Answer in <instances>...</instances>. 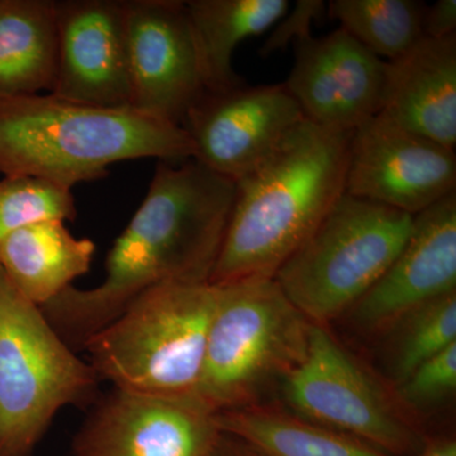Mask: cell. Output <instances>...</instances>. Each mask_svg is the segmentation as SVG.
<instances>
[{
    "mask_svg": "<svg viewBox=\"0 0 456 456\" xmlns=\"http://www.w3.org/2000/svg\"><path fill=\"white\" fill-rule=\"evenodd\" d=\"M235 197L233 180L194 159L180 167L159 161L142 203L107 255L103 281L66 288L42 314L80 353L150 288L209 281Z\"/></svg>",
    "mask_w": 456,
    "mask_h": 456,
    "instance_id": "6da1fadb",
    "label": "cell"
},
{
    "mask_svg": "<svg viewBox=\"0 0 456 456\" xmlns=\"http://www.w3.org/2000/svg\"><path fill=\"white\" fill-rule=\"evenodd\" d=\"M353 131L299 123L237 180L232 213L209 281L274 278L345 194Z\"/></svg>",
    "mask_w": 456,
    "mask_h": 456,
    "instance_id": "7a4b0ae2",
    "label": "cell"
},
{
    "mask_svg": "<svg viewBox=\"0 0 456 456\" xmlns=\"http://www.w3.org/2000/svg\"><path fill=\"white\" fill-rule=\"evenodd\" d=\"M191 160L182 126L134 107L106 108L36 94L0 101V174L71 191L136 159Z\"/></svg>",
    "mask_w": 456,
    "mask_h": 456,
    "instance_id": "3957f363",
    "label": "cell"
},
{
    "mask_svg": "<svg viewBox=\"0 0 456 456\" xmlns=\"http://www.w3.org/2000/svg\"><path fill=\"white\" fill-rule=\"evenodd\" d=\"M217 285L202 375L194 395L215 413L268 403L302 364L314 323L274 278Z\"/></svg>",
    "mask_w": 456,
    "mask_h": 456,
    "instance_id": "277c9868",
    "label": "cell"
},
{
    "mask_svg": "<svg viewBox=\"0 0 456 456\" xmlns=\"http://www.w3.org/2000/svg\"><path fill=\"white\" fill-rule=\"evenodd\" d=\"M217 285L150 288L86 344L88 362L113 387L141 395H194L202 375Z\"/></svg>",
    "mask_w": 456,
    "mask_h": 456,
    "instance_id": "5b68a950",
    "label": "cell"
},
{
    "mask_svg": "<svg viewBox=\"0 0 456 456\" xmlns=\"http://www.w3.org/2000/svg\"><path fill=\"white\" fill-rule=\"evenodd\" d=\"M101 378L0 269V456H32L60 411H86Z\"/></svg>",
    "mask_w": 456,
    "mask_h": 456,
    "instance_id": "8992f818",
    "label": "cell"
},
{
    "mask_svg": "<svg viewBox=\"0 0 456 456\" xmlns=\"http://www.w3.org/2000/svg\"><path fill=\"white\" fill-rule=\"evenodd\" d=\"M413 217L345 193L274 281L311 323L330 326L392 265L410 237Z\"/></svg>",
    "mask_w": 456,
    "mask_h": 456,
    "instance_id": "52a82bcc",
    "label": "cell"
},
{
    "mask_svg": "<svg viewBox=\"0 0 456 456\" xmlns=\"http://www.w3.org/2000/svg\"><path fill=\"white\" fill-rule=\"evenodd\" d=\"M287 410L391 456H419L428 439L393 392L345 349L329 326L312 325L307 355L281 388Z\"/></svg>",
    "mask_w": 456,
    "mask_h": 456,
    "instance_id": "ba28073f",
    "label": "cell"
},
{
    "mask_svg": "<svg viewBox=\"0 0 456 456\" xmlns=\"http://www.w3.org/2000/svg\"><path fill=\"white\" fill-rule=\"evenodd\" d=\"M71 440L73 456H207L220 440L217 413L194 395L101 393Z\"/></svg>",
    "mask_w": 456,
    "mask_h": 456,
    "instance_id": "9c48e42d",
    "label": "cell"
},
{
    "mask_svg": "<svg viewBox=\"0 0 456 456\" xmlns=\"http://www.w3.org/2000/svg\"><path fill=\"white\" fill-rule=\"evenodd\" d=\"M131 107L182 126L206 93L187 3L123 0Z\"/></svg>",
    "mask_w": 456,
    "mask_h": 456,
    "instance_id": "30bf717a",
    "label": "cell"
},
{
    "mask_svg": "<svg viewBox=\"0 0 456 456\" xmlns=\"http://www.w3.org/2000/svg\"><path fill=\"white\" fill-rule=\"evenodd\" d=\"M454 191L455 150L383 113L353 131L345 193L416 216Z\"/></svg>",
    "mask_w": 456,
    "mask_h": 456,
    "instance_id": "8fae6325",
    "label": "cell"
},
{
    "mask_svg": "<svg viewBox=\"0 0 456 456\" xmlns=\"http://www.w3.org/2000/svg\"><path fill=\"white\" fill-rule=\"evenodd\" d=\"M305 119L284 84L241 83L206 90L182 127L193 143L194 160L237 182L259 167Z\"/></svg>",
    "mask_w": 456,
    "mask_h": 456,
    "instance_id": "7c38bea8",
    "label": "cell"
},
{
    "mask_svg": "<svg viewBox=\"0 0 456 456\" xmlns=\"http://www.w3.org/2000/svg\"><path fill=\"white\" fill-rule=\"evenodd\" d=\"M456 292V191L413 217L401 253L345 316L359 332L383 338L426 303Z\"/></svg>",
    "mask_w": 456,
    "mask_h": 456,
    "instance_id": "4fadbf2b",
    "label": "cell"
},
{
    "mask_svg": "<svg viewBox=\"0 0 456 456\" xmlns=\"http://www.w3.org/2000/svg\"><path fill=\"white\" fill-rule=\"evenodd\" d=\"M296 60L283 83L307 121L354 131L382 110L386 61L344 28L296 42Z\"/></svg>",
    "mask_w": 456,
    "mask_h": 456,
    "instance_id": "5bb4252c",
    "label": "cell"
},
{
    "mask_svg": "<svg viewBox=\"0 0 456 456\" xmlns=\"http://www.w3.org/2000/svg\"><path fill=\"white\" fill-rule=\"evenodd\" d=\"M56 79L50 94L106 108L131 107L123 0H55Z\"/></svg>",
    "mask_w": 456,
    "mask_h": 456,
    "instance_id": "9a60e30c",
    "label": "cell"
},
{
    "mask_svg": "<svg viewBox=\"0 0 456 456\" xmlns=\"http://www.w3.org/2000/svg\"><path fill=\"white\" fill-rule=\"evenodd\" d=\"M395 125L455 150L456 35L424 37L386 61L382 110Z\"/></svg>",
    "mask_w": 456,
    "mask_h": 456,
    "instance_id": "2e32d148",
    "label": "cell"
},
{
    "mask_svg": "<svg viewBox=\"0 0 456 456\" xmlns=\"http://www.w3.org/2000/svg\"><path fill=\"white\" fill-rule=\"evenodd\" d=\"M95 248L92 240L71 235L65 221L49 218L14 231L2 242L0 269L18 292L42 307L89 272Z\"/></svg>",
    "mask_w": 456,
    "mask_h": 456,
    "instance_id": "e0dca14e",
    "label": "cell"
},
{
    "mask_svg": "<svg viewBox=\"0 0 456 456\" xmlns=\"http://www.w3.org/2000/svg\"><path fill=\"white\" fill-rule=\"evenodd\" d=\"M56 68L55 0H0V101L53 92Z\"/></svg>",
    "mask_w": 456,
    "mask_h": 456,
    "instance_id": "ac0fdd59",
    "label": "cell"
},
{
    "mask_svg": "<svg viewBox=\"0 0 456 456\" xmlns=\"http://www.w3.org/2000/svg\"><path fill=\"white\" fill-rule=\"evenodd\" d=\"M207 90L241 84L232 69L236 47L269 31L289 11L287 0H189Z\"/></svg>",
    "mask_w": 456,
    "mask_h": 456,
    "instance_id": "d6986e66",
    "label": "cell"
},
{
    "mask_svg": "<svg viewBox=\"0 0 456 456\" xmlns=\"http://www.w3.org/2000/svg\"><path fill=\"white\" fill-rule=\"evenodd\" d=\"M217 424L264 456H391L272 403L217 413Z\"/></svg>",
    "mask_w": 456,
    "mask_h": 456,
    "instance_id": "ffe728a7",
    "label": "cell"
},
{
    "mask_svg": "<svg viewBox=\"0 0 456 456\" xmlns=\"http://www.w3.org/2000/svg\"><path fill=\"white\" fill-rule=\"evenodd\" d=\"M425 8L415 0H334L329 16L374 55L392 61L425 37Z\"/></svg>",
    "mask_w": 456,
    "mask_h": 456,
    "instance_id": "44dd1931",
    "label": "cell"
},
{
    "mask_svg": "<svg viewBox=\"0 0 456 456\" xmlns=\"http://www.w3.org/2000/svg\"><path fill=\"white\" fill-rule=\"evenodd\" d=\"M387 340L386 367L392 387L456 342V292L426 303L393 327Z\"/></svg>",
    "mask_w": 456,
    "mask_h": 456,
    "instance_id": "7402d4cb",
    "label": "cell"
},
{
    "mask_svg": "<svg viewBox=\"0 0 456 456\" xmlns=\"http://www.w3.org/2000/svg\"><path fill=\"white\" fill-rule=\"evenodd\" d=\"M49 218L65 222L77 218L71 191L29 176L0 179V245L14 231Z\"/></svg>",
    "mask_w": 456,
    "mask_h": 456,
    "instance_id": "603a6c76",
    "label": "cell"
},
{
    "mask_svg": "<svg viewBox=\"0 0 456 456\" xmlns=\"http://www.w3.org/2000/svg\"><path fill=\"white\" fill-rule=\"evenodd\" d=\"M455 391L456 342L425 362L406 380L393 387L395 397L415 419L416 413L448 401Z\"/></svg>",
    "mask_w": 456,
    "mask_h": 456,
    "instance_id": "cb8c5ba5",
    "label": "cell"
},
{
    "mask_svg": "<svg viewBox=\"0 0 456 456\" xmlns=\"http://www.w3.org/2000/svg\"><path fill=\"white\" fill-rule=\"evenodd\" d=\"M326 5L322 0H299L293 11L285 14L273 27L269 37L264 42L260 55L266 57L277 51L284 50L290 41H301L311 36V27L314 20H320L325 13Z\"/></svg>",
    "mask_w": 456,
    "mask_h": 456,
    "instance_id": "d4e9b609",
    "label": "cell"
},
{
    "mask_svg": "<svg viewBox=\"0 0 456 456\" xmlns=\"http://www.w3.org/2000/svg\"><path fill=\"white\" fill-rule=\"evenodd\" d=\"M456 35V0H439L431 7L426 5L424 36L444 38Z\"/></svg>",
    "mask_w": 456,
    "mask_h": 456,
    "instance_id": "484cf974",
    "label": "cell"
},
{
    "mask_svg": "<svg viewBox=\"0 0 456 456\" xmlns=\"http://www.w3.org/2000/svg\"><path fill=\"white\" fill-rule=\"evenodd\" d=\"M207 456H264L253 446L248 445L244 440L222 432L220 440L217 441L211 452Z\"/></svg>",
    "mask_w": 456,
    "mask_h": 456,
    "instance_id": "4316f807",
    "label": "cell"
},
{
    "mask_svg": "<svg viewBox=\"0 0 456 456\" xmlns=\"http://www.w3.org/2000/svg\"><path fill=\"white\" fill-rule=\"evenodd\" d=\"M419 456H456V441L450 436L428 440Z\"/></svg>",
    "mask_w": 456,
    "mask_h": 456,
    "instance_id": "83f0119b",
    "label": "cell"
}]
</instances>
